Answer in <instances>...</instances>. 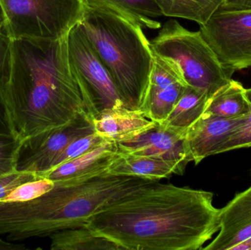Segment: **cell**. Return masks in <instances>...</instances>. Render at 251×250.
<instances>
[{"mask_svg":"<svg viewBox=\"0 0 251 250\" xmlns=\"http://www.w3.org/2000/svg\"><path fill=\"white\" fill-rule=\"evenodd\" d=\"M187 87L174 63L153 54L149 92L142 111L148 118L161 124L166 120Z\"/></svg>","mask_w":251,"mask_h":250,"instance_id":"10","label":"cell"},{"mask_svg":"<svg viewBox=\"0 0 251 250\" xmlns=\"http://www.w3.org/2000/svg\"><path fill=\"white\" fill-rule=\"evenodd\" d=\"M246 90L240 82L231 79L209 97L203 114L228 118L249 115Z\"/></svg>","mask_w":251,"mask_h":250,"instance_id":"18","label":"cell"},{"mask_svg":"<svg viewBox=\"0 0 251 250\" xmlns=\"http://www.w3.org/2000/svg\"><path fill=\"white\" fill-rule=\"evenodd\" d=\"M54 186V182L53 181L47 178H39L18 186L1 202H26L32 201L51 190Z\"/></svg>","mask_w":251,"mask_h":250,"instance_id":"23","label":"cell"},{"mask_svg":"<svg viewBox=\"0 0 251 250\" xmlns=\"http://www.w3.org/2000/svg\"><path fill=\"white\" fill-rule=\"evenodd\" d=\"M251 10V0H223L218 10L234 11V10Z\"/></svg>","mask_w":251,"mask_h":250,"instance_id":"28","label":"cell"},{"mask_svg":"<svg viewBox=\"0 0 251 250\" xmlns=\"http://www.w3.org/2000/svg\"><path fill=\"white\" fill-rule=\"evenodd\" d=\"M35 173L16 171L0 176V201L18 186L26 182L39 179Z\"/></svg>","mask_w":251,"mask_h":250,"instance_id":"27","label":"cell"},{"mask_svg":"<svg viewBox=\"0 0 251 250\" xmlns=\"http://www.w3.org/2000/svg\"><path fill=\"white\" fill-rule=\"evenodd\" d=\"M163 16L203 25L221 7L223 0H155Z\"/></svg>","mask_w":251,"mask_h":250,"instance_id":"21","label":"cell"},{"mask_svg":"<svg viewBox=\"0 0 251 250\" xmlns=\"http://www.w3.org/2000/svg\"><path fill=\"white\" fill-rule=\"evenodd\" d=\"M21 143L11 135H0V176L16 171Z\"/></svg>","mask_w":251,"mask_h":250,"instance_id":"25","label":"cell"},{"mask_svg":"<svg viewBox=\"0 0 251 250\" xmlns=\"http://www.w3.org/2000/svg\"><path fill=\"white\" fill-rule=\"evenodd\" d=\"M107 140L108 139L101 137L96 132L77 138L71 142L67 148L56 159L50 170L60 165L63 163L67 162L92 151L93 149L100 146Z\"/></svg>","mask_w":251,"mask_h":250,"instance_id":"24","label":"cell"},{"mask_svg":"<svg viewBox=\"0 0 251 250\" xmlns=\"http://www.w3.org/2000/svg\"><path fill=\"white\" fill-rule=\"evenodd\" d=\"M50 238L51 250H125L112 241L96 234L87 226L59 230Z\"/></svg>","mask_w":251,"mask_h":250,"instance_id":"19","label":"cell"},{"mask_svg":"<svg viewBox=\"0 0 251 250\" xmlns=\"http://www.w3.org/2000/svg\"><path fill=\"white\" fill-rule=\"evenodd\" d=\"M187 163L165 161L143 156L130 155L118 151L104 172V176H131L159 182L173 175L184 174Z\"/></svg>","mask_w":251,"mask_h":250,"instance_id":"16","label":"cell"},{"mask_svg":"<svg viewBox=\"0 0 251 250\" xmlns=\"http://www.w3.org/2000/svg\"><path fill=\"white\" fill-rule=\"evenodd\" d=\"M209 95L187 87L166 120L161 125L187 130L204 113Z\"/></svg>","mask_w":251,"mask_h":250,"instance_id":"20","label":"cell"},{"mask_svg":"<svg viewBox=\"0 0 251 250\" xmlns=\"http://www.w3.org/2000/svg\"><path fill=\"white\" fill-rule=\"evenodd\" d=\"M6 17L4 15V10L1 6V1H0V30L6 28Z\"/></svg>","mask_w":251,"mask_h":250,"instance_id":"30","label":"cell"},{"mask_svg":"<svg viewBox=\"0 0 251 250\" xmlns=\"http://www.w3.org/2000/svg\"><path fill=\"white\" fill-rule=\"evenodd\" d=\"M67 43L71 67L89 95L97 114L105 109L125 107L111 76L80 23L69 31Z\"/></svg>","mask_w":251,"mask_h":250,"instance_id":"8","label":"cell"},{"mask_svg":"<svg viewBox=\"0 0 251 250\" xmlns=\"http://www.w3.org/2000/svg\"><path fill=\"white\" fill-rule=\"evenodd\" d=\"M206 250H234L251 239V186L220 209V230Z\"/></svg>","mask_w":251,"mask_h":250,"instance_id":"13","label":"cell"},{"mask_svg":"<svg viewBox=\"0 0 251 250\" xmlns=\"http://www.w3.org/2000/svg\"><path fill=\"white\" fill-rule=\"evenodd\" d=\"M11 39L57 40L82 21L85 0H0Z\"/></svg>","mask_w":251,"mask_h":250,"instance_id":"6","label":"cell"},{"mask_svg":"<svg viewBox=\"0 0 251 250\" xmlns=\"http://www.w3.org/2000/svg\"><path fill=\"white\" fill-rule=\"evenodd\" d=\"M79 23L125 107L143 110L153 66L150 41L143 28L108 9L90 6Z\"/></svg>","mask_w":251,"mask_h":250,"instance_id":"4","label":"cell"},{"mask_svg":"<svg viewBox=\"0 0 251 250\" xmlns=\"http://www.w3.org/2000/svg\"><path fill=\"white\" fill-rule=\"evenodd\" d=\"M150 44L153 54L177 66L187 86L209 97L232 77L201 31L188 30L176 19L165 22Z\"/></svg>","mask_w":251,"mask_h":250,"instance_id":"5","label":"cell"},{"mask_svg":"<svg viewBox=\"0 0 251 250\" xmlns=\"http://www.w3.org/2000/svg\"><path fill=\"white\" fill-rule=\"evenodd\" d=\"M118 153L117 143L107 140L92 151L39 175L53 182L88 179L104 175Z\"/></svg>","mask_w":251,"mask_h":250,"instance_id":"15","label":"cell"},{"mask_svg":"<svg viewBox=\"0 0 251 250\" xmlns=\"http://www.w3.org/2000/svg\"><path fill=\"white\" fill-rule=\"evenodd\" d=\"M187 131L158 123L130 140L117 143L118 151L130 155L188 164L191 160L186 146Z\"/></svg>","mask_w":251,"mask_h":250,"instance_id":"12","label":"cell"},{"mask_svg":"<svg viewBox=\"0 0 251 250\" xmlns=\"http://www.w3.org/2000/svg\"><path fill=\"white\" fill-rule=\"evenodd\" d=\"M213 193L151 182L103 207L86 225L125 250H197L220 230Z\"/></svg>","mask_w":251,"mask_h":250,"instance_id":"1","label":"cell"},{"mask_svg":"<svg viewBox=\"0 0 251 250\" xmlns=\"http://www.w3.org/2000/svg\"><path fill=\"white\" fill-rule=\"evenodd\" d=\"M247 117L228 118L202 114L186 134V146L191 161L197 165L204 159L220 154L224 144L246 123Z\"/></svg>","mask_w":251,"mask_h":250,"instance_id":"11","label":"cell"},{"mask_svg":"<svg viewBox=\"0 0 251 250\" xmlns=\"http://www.w3.org/2000/svg\"><path fill=\"white\" fill-rule=\"evenodd\" d=\"M67 35L11 39V72L3 102L12 136L21 142L97 114L71 67Z\"/></svg>","mask_w":251,"mask_h":250,"instance_id":"2","label":"cell"},{"mask_svg":"<svg viewBox=\"0 0 251 250\" xmlns=\"http://www.w3.org/2000/svg\"><path fill=\"white\" fill-rule=\"evenodd\" d=\"M90 7L108 9L144 29L162 26L155 18L163 16L155 0H85Z\"/></svg>","mask_w":251,"mask_h":250,"instance_id":"17","label":"cell"},{"mask_svg":"<svg viewBox=\"0 0 251 250\" xmlns=\"http://www.w3.org/2000/svg\"><path fill=\"white\" fill-rule=\"evenodd\" d=\"M26 249V247L18 244L10 243L0 238V250H20Z\"/></svg>","mask_w":251,"mask_h":250,"instance_id":"29","label":"cell"},{"mask_svg":"<svg viewBox=\"0 0 251 250\" xmlns=\"http://www.w3.org/2000/svg\"><path fill=\"white\" fill-rule=\"evenodd\" d=\"M151 182L104 175L54 182L51 190L32 201H0V236L16 242L85 226L103 207Z\"/></svg>","mask_w":251,"mask_h":250,"instance_id":"3","label":"cell"},{"mask_svg":"<svg viewBox=\"0 0 251 250\" xmlns=\"http://www.w3.org/2000/svg\"><path fill=\"white\" fill-rule=\"evenodd\" d=\"M157 124L148 118L142 110L125 107L105 109L94 119L96 133L116 143L130 140Z\"/></svg>","mask_w":251,"mask_h":250,"instance_id":"14","label":"cell"},{"mask_svg":"<svg viewBox=\"0 0 251 250\" xmlns=\"http://www.w3.org/2000/svg\"><path fill=\"white\" fill-rule=\"evenodd\" d=\"M94 132V119L82 117L60 129L30 136L21 143L16 170L39 176L51 168L71 142Z\"/></svg>","mask_w":251,"mask_h":250,"instance_id":"9","label":"cell"},{"mask_svg":"<svg viewBox=\"0 0 251 250\" xmlns=\"http://www.w3.org/2000/svg\"><path fill=\"white\" fill-rule=\"evenodd\" d=\"M200 31L230 71L251 68V10H217Z\"/></svg>","mask_w":251,"mask_h":250,"instance_id":"7","label":"cell"},{"mask_svg":"<svg viewBox=\"0 0 251 250\" xmlns=\"http://www.w3.org/2000/svg\"><path fill=\"white\" fill-rule=\"evenodd\" d=\"M10 72L11 38L4 28L0 30V135H11L3 102V95L10 79Z\"/></svg>","mask_w":251,"mask_h":250,"instance_id":"22","label":"cell"},{"mask_svg":"<svg viewBox=\"0 0 251 250\" xmlns=\"http://www.w3.org/2000/svg\"><path fill=\"white\" fill-rule=\"evenodd\" d=\"M246 93L249 104V114L246 123L224 144L220 151V154L239 148L251 147V88L246 89Z\"/></svg>","mask_w":251,"mask_h":250,"instance_id":"26","label":"cell"}]
</instances>
